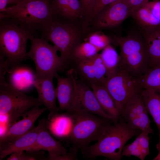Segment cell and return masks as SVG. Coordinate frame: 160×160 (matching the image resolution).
<instances>
[{
	"label": "cell",
	"mask_w": 160,
	"mask_h": 160,
	"mask_svg": "<svg viewBox=\"0 0 160 160\" xmlns=\"http://www.w3.org/2000/svg\"><path fill=\"white\" fill-rule=\"evenodd\" d=\"M122 156L128 157L132 156L138 158L141 160L145 159L143 155L136 138L132 143L124 146L122 150Z\"/></svg>",
	"instance_id": "32"
},
{
	"label": "cell",
	"mask_w": 160,
	"mask_h": 160,
	"mask_svg": "<svg viewBox=\"0 0 160 160\" xmlns=\"http://www.w3.org/2000/svg\"></svg>",
	"instance_id": "43"
},
{
	"label": "cell",
	"mask_w": 160,
	"mask_h": 160,
	"mask_svg": "<svg viewBox=\"0 0 160 160\" xmlns=\"http://www.w3.org/2000/svg\"><path fill=\"white\" fill-rule=\"evenodd\" d=\"M29 40L31 46L27 56V58L31 59L34 62L36 77L51 75L56 78L59 75L58 72L65 69L55 46L43 38L34 37L31 33Z\"/></svg>",
	"instance_id": "8"
},
{
	"label": "cell",
	"mask_w": 160,
	"mask_h": 160,
	"mask_svg": "<svg viewBox=\"0 0 160 160\" xmlns=\"http://www.w3.org/2000/svg\"><path fill=\"white\" fill-rule=\"evenodd\" d=\"M50 0H30L7 7L0 12V19L9 18L33 34L42 30L55 15L50 5Z\"/></svg>",
	"instance_id": "5"
},
{
	"label": "cell",
	"mask_w": 160,
	"mask_h": 160,
	"mask_svg": "<svg viewBox=\"0 0 160 160\" xmlns=\"http://www.w3.org/2000/svg\"><path fill=\"white\" fill-rule=\"evenodd\" d=\"M7 73L9 83L21 91L33 86L36 79L35 73L29 68L20 65L9 69Z\"/></svg>",
	"instance_id": "19"
},
{
	"label": "cell",
	"mask_w": 160,
	"mask_h": 160,
	"mask_svg": "<svg viewBox=\"0 0 160 160\" xmlns=\"http://www.w3.org/2000/svg\"><path fill=\"white\" fill-rule=\"evenodd\" d=\"M102 50L100 55L106 70L107 78L115 73L119 69L120 57L116 50L110 44Z\"/></svg>",
	"instance_id": "26"
},
{
	"label": "cell",
	"mask_w": 160,
	"mask_h": 160,
	"mask_svg": "<svg viewBox=\"0 0 160 160\" xmlns=\"http://www.w3.org/2000/svg\"><path fill=\"white\" fill-rule=\"evenodd\" d=\"M80 1L83 8V13L82 18H83L84 20L89 12L94 0H80Z\"/></svg>",
	"instance_id": "38"
},
{
	"label": "cell",
	"mask_w": 160,
	"mask_h": 160,
	"mask_svg": "<svg viewBox=\"0 0 160 160\" xmlns=\"http://www.w3.org/2000/svg\"><path fill=\"white\" fill-rule=\"evenodd\" d=\"M86 41H88L100 50L113 41V40L103 33L96 31L90 33L86 38Z\"/></svg>",
	"instance_id": "31"
},
{
	"label": "cell",
	"mask_w": 160,
	"mask_h": 160,
	"mask_svg": "<svg viewBox=\"0 0 160 160\" xmlns=\"http://www.w3.org/2000/svg\"><path fill=\"white\" fill-rule=\"evenodd\" d=\"M24 151H19L10 155L7 160H31L30 157Z\"/></svg>",
	"instance_id": "36"
},
{
	"label": "cell",
	"mask_w": 160,
	"mask_h": 160,
	"mask_svg": "<svg viewBox=\"0 0 160 160\" xmlns=\"http://www.w3.org/2000/svg\"><path fill=\"white\" fill-rule=\"evenodd\" d=\"M66 76L58 75L56 89L57 98L59 103V113L67 112L71 108L74 100L75 89L73 78V73L70 69Z\"/></svg>",
	"instance_id": "16"
},
{
	"label": "cell",
	"mask_w": 160,
	"mask_h": 160,
	"mask_svg": "<svg viewBox=\"0 0 160 160\" xmlns=\"http://www.w3.org/2000/svg\"><path fill=\"white\" fill-rule=\"evenodd\" d=\"M36 105L27 111L21 116L22 119L16 122L7 128L0 136V146L23 135L34 129L35 123L40 116L48 109Z\"/></svg>",
	"instance_id": "13"
},
{
	"label": "cell",
	"mask_w": 160,
	"mask_h": 160,
	"mask_svg": "<svg viewBox=\"0 0 160 160\" xmlns=\"http://www.w3.org/2000/svg\"><path fill=\"white\" fill-rule=\"evenodd\" d=\"M55 77L51 75L36 77L33 87L38 94L40 102L49 111L47 119H49L59 113L56 105V89L53 81Z\"/></svg>",
	"instance_id": "14"
},
{
	"label": "cell",
	"mask_w": 160,
	"mask_h": 160,
	"mask_svg": "<svg viewBox=\"0 0 160 160\" xmlns=\"http://www.w3.org/2000/svg\"><path fill=\"white\" fill-rule=\"evenodd\" d=\"M100 51L98 49L88 41L81 42L74 49L72 59H84L88 58L95 55Z\"/></svg>",
	"instance_id": "28"
},
{
	"label": "cell",
	"mask_w": 160,
	"mask_h": 160,
	"mask_svg": "<svg viewBox=\"0 0 160 160\" xmlns=\"http://www.w3.org/2000/svg\"><path fill=\"white\" fill-rule=\"evenodd\" d=\"M48 119V130L59 138H66L68 135L72 125V119L66 113H58Z\"/></svg>",
	"instance_id": "22"
},
{
	"label": "cell",
	"mask_w": 160,
	"mask_h": 160,
	"mask_svg": "<svg viewBox=\"0 0 160 160\" xmlns=\"http://www.w3.org/2000/svg\"><path fill=\"white\" fill-rule=\"evenodd\" d=\"M104 86L114 100L121 115L126 104L140 95L143 90L136 78L119 68L115 73L106 78Z\"/></svg>",
	"instance_id": "9"
},
{
	"label": "cell",
	"mask_w": 160,
	"mask_h": 160,
	"mask_svg": "<svg viewBox=\"0 0 160 160\" xmlns=\"http://www.w3.org/2000/svg\"><path fill=\"white\" fill-rule=\"evenodd\" d=\"M145 112H148L140 94L133 98L126 104L121 117L125 120Z\"/></svg>",
	"instance_id": "27"
},
{
	"label": "cell",
	"mask_w": 160,
	"mask_h": 160,
	"mask_svg": "<svg viewBox=\"0 0 160 160\" xmlns=\"http://www.w3.org/2000/svg\"><path fill=\"white\" fill-rule=\"evenodd\" d=\"M112 38L120 49L119 68L137 78L148 69L146 47L143 34L138 28L125 36L114 35Z\"/></svg>",
	"instance_id": "2"
},
{
	"label": "cell",
	"mask_w": 160,
	"mask_h": 160,
	"mask_svg": "<svg viewBox=\"0 0 160 160\" xmlns=\"http://www.w3.org/2000/svg\"><path fill=\"white\" fill-rule=\"evenodd\" d=\"M141 132L132 127L121 117L117 122L113 125L110 124L107 127L96 143L81 151L83 156L86 159H92L103 156L110 160H120L126 143Z\"/></svg>",
	"instance_id": "1"
},
{
	"label": "cell",
	"mask_w": 160,
	"mask_h": 160,
	"mask_svg": "<svg viewBox=\"0 0 160 160\" xmlns=\"http://www.w3.org/2000/svg\"><path fill=\"white\" fill-rule=\"evenodd\" d=\"M7 4V0H0V12H3L6 10Z\"/></svg>",
	"instance_id": "39"
},
{
	"label": "cell",
	"mask_w": 160,
	"mask_h": 160,
	"mask_svg": "<svg viewBox=\"0 0 160 160\" xmlns=\"http://www.w3.org/2000/svg\"><path fill=\"white\" fill-rule=\"evenodd\" d=\"M78 151L70 148L69 152L65 155L48 154L47 160H77Z\"/></svg>",
	"instance_id": "34"
},
{
	"label": "cell",
	"mask_w": 160,
	"mask_h": 160,
	"mask_svg": "<svg viewBox=\"0 0 160 160\" xmlns=\"http://www.w3.org/2000/svg\"><path fill=\"white\" fill-rule=\"evenodd\" d=\"M37 126L29 132L14 140L0 146V160L19 151H25L35 142L39 130Z\"/></svg>",
	"instance_id": "18"
},
{
	"label": "cell",
	"mask_w": 160,
	"mask_h": 160,
	"mask_svg": "<svg viewBox=\"0 0 160 160\" xmlns=\"http://www.w3.org/2000/svg\"><path fill=\"white\" fill-rule=\"evenodd\" d=\"M152 31L160 37V26Z\"/></svg>",
	"instance_id": "40"
},
{
	"label": "cell",
	"mask_w": 160,
	"mask_h": 160,
	"mask_svg": "<svg viewBox=\"0 0 160 160\" xmlns=\"http://www.w3.org/2000/svg\"><path fill=\"white\" fill-rule=\"evenodd\" d=\"M131 16L142 31H152L160 26V21L154 17L146 5L133 11Z\"/></svg>",
	"instance_id": "23"
},
{
	"label": "cell",
	"mask_w": 160,
	"mask_h": 160,
	"mask_svg": "<svg viewBox=\"0 0 160 160\" xmlns=\"http://www.w3.org/2000/svg\"><path fill=\"white\" fill-rule=\"evenodd\" d=\"M140 30L146 44L148 69L160 66V37L152 31Z\"/></svg>",
	"instance_id": "24"
},
{
	"label": "cell",
	"mask_w": 160,
	"mask_h": 160,
	"mask_svg": "<svg viewBox=\"0 0 160 160\" xmlns=\"http://www.w3.org/2000/svg\"><path fill=\"white\" fill-rule=\"evenodd\" d=\"M42 105L38 97L23 94L7 82L5 76L0 77V113L7 116V128L25 113Z\"/></svg>",
	"instance_id": "7"
},
{
	"label": "cell",
	"mask_w": 160,
	"mask_h": 160,
	"mask_svg": "<svg viewBox=\"0 0 160 160\" xmlns=\"http://www.w3.org/2000/svg\"><path fill=\"white\" fill-rule=\"evenodd\" d=\"M75 94L73 103L68 112L76 110L87 112L112 121V117L102 108L91 88L73 75Z\"/></svg>",
	"instance_id": "12"
},
{
	"label": "cell",
	"mask_w": 160,
	"mask_h": 160,
	"mask_svg": "<svg viewBox=\"0 0 160 160\" xmlns=\"http://www.w3.org/2000/svg\"><path fill=\"white\" fill-rule=\"evenodd\" d=\"M75 23L54 16L41 31V37L52 42L60 52L65 69L69 66L74 49L81 42L83 30Z\"/></svg>",
	"instance_id": "3"
},
{
	"label": "cell",
	"mask_w": 160,
	"mask_h": 160,
	"mask_svg": "<svg viewBox=\"0 0 160 160\" xmlns=\"http://www.w3.org/2000/svg\"><path fill=\"white\" fill-rule=\"evenodd\" d=\"M30 33L10 18L0 19V54L5 57L9 70L27 58V45Z\"/></svg>",
	"instance_id": "6"
},
{
	"label": "cell",
	"mask_w": 160,
	"mask_h": 160,
	"mask_svg": "<svg viewBox=\"0 0 160 160\" xmlns=\"http://www.w3.org/2000/svg\"><path fill=\"white\" fill-rule=\"evenodd\" d=\"M132 9V12L145 5L149 0H125Z\"/></svg>",
	"instance_id": "37"
},
{
	"label": "cell",
	"mask_w": 160,
	"mask_h": 160,
	"mask_svg": "<svg viewBox=\"0 0 160 160\" xmlns=\"http://www.w3.org/2000/svg\"><path fill=\"white\" fill-rule=\"evenodd\" d=\"M132 12L125 0H118L100 11L92 19L88 27L91 25L96 30L115 27L131 16Z\"/></svg>",
	"instance_id": "11"
},
{
	"label": "cell",
	"mask_w": 160,
	"mask_h": 160,
	"mask_svg": "<svg viewBox=\"0 0 160 160\" xmlns=\"http://www.w3.org/2000/svg\"><path fill=\"white\" fill-rule=\"evenodd\" d=\"M66 113L72 121L71 130L66 139L71 145V148L78 151L98 140L110 124L106 119L87 112L73 110Z\"/></svg>",
	"instance_id": "4"
},
{
	"label": "cell",
	"mask_w": 160,
	"mask_h": 160,
	"mask_svg": "<svg viewBox=\"0 0 160 160\" xmlns=\"http://www.w3.org/2000/svg\"><path fill=\"white\" fill-rule=\"evenodd\" d=\"M149 134L146 132H141L136 137L144 158L150 154Z\"/></svg>",
	"instance_id": "33"
},
{
	"label": "cell",
	"mask_w": 160,
	"mask_h": 160,
	"mask_svg": "<svg viewBox=\"0 0 160 160\" xmlns=\"http://www.w3.org/2000/svg\"><path fill=\"white\" fill-rule=\"evenodd\" d=\"M103 110L112 118L113 123L117 122L121 116L113 98L103 86L98 85L92 89Z\"/></svg>",
	"instance_id": "21"
},
{
	"label": "cell",
	"mask_w": 160,
	"mask_h": 160,
	"mask_svg": "<svg viewBox=\"0 0 160 160\" xmlns=\"http://www.w3.org/2000/svg\"><path fill=\"white\" fill-rule=\"evenodd\" d=\"M141 95L148 113L157 127L159 141L156 148L160 152V94L149 89H143Z\"/></svg>",
	"instance_id": "20"
},
{
	"label": "cell",
	"mask_w": 160,
	"mask_h": 160,
	"mask_svg": "<svg viewBox=\"0 0 160 160\" xmlns=\"http://www.w3.org/2000/svg\"><path fill=\"white\" fill-rule=\"evenodd\" d=\"M153 159L154 160H160V152H159L158 155Z\"/></svg>",
	"instance_id": "41"
},
{
	"label": "cell",
	"mask_w": 160,
	"mask_h": 160,
	"mask_svg": "<svg viewBox=\"0 0 160 160\" xmlns=\"http://www.w3.org/2000/svg\"><path fill=\"white\" fill-rule=\"evenodd\" d=\"M137 79L142 89H149L160 94V66L149 68Z\"/></svg>",
	"instance_id": "25"
},
{
	"label": "cell",
	"mask_w": 160,
	"mask_h": 160,
	"mask_svg": "<svg viewBox=\"0 0 160 160\" xmlns=\"http://www.w3.org/2000/svg\"><path fill=\"white\" fill-rule=\"evenodd\" d=\"M29 0H21L18 3L23 2H24L26 1H29Z\"/></svg>",
	"instance_id": "42"
},
{
	"label": "cell",
	"mask_w": 160,
	"mask_h": 160,
	"mask_svg": "<svg viewBox=\"0 0 160 160\" xmlns=\"http://www.w3.org/2000/svg\"><path fill=\"white\" fill-rule=\"evenodd\" d=\"M146 5L154 17L160 21V1L154 0L149 1Z\"/></svg>",
	"instance_id": "35"
},
{
	"label": "cell",
	"mask_w": 160,
	"mask_h": 160,
	"mask_svg": "<svg viewBox=\"0 0 160 160\" xmlns=\"http://www.w3.org/2000/svg\"><path fill=\"white\" fill-rule=\"evenodd\" d=\"M118 0H94L89 13L83 20L82 26L86 30L93 18L103 8Z\"/></svg>",
	"instance_id": "30"
},
{
	"label": "cell",
	"mask_w": 160,
	"mask_h": 160,
	"mask_svg": "<svg viewBox=\"0 0 160 160\" xmlns=\"http://www.w3.org/2000/svg\"><path fill=\"white\" fill-rule=\"evenodd\" d=\"M40 128L36 141L25 151L46 150L48 154L65 155L67 150L59 141L54 139L48 131V119L44 118L39 122Z\"/></svg>",
	"instance_id": "15"
},
{
	"label": "cell",
	"mask_w": 160,
	"mask_h": 160,
	"mask_svg": "<svg viewBox=\"0 0 160 160\" xmlns=\"http://www.w3.org/2000/svg\"><path fill=\"white\" fill-rule=\"evenodd\" d=\"M148 113V112L144 113L133 118L124 120L135 129L148 134H153L154 131L150 126L151 120Z\"/></svg>",
	"instance_id": "29"
},
{
	"label": "cell",
	"mask_w": 160,
	"mask_h": 160,
	"mask_svg": "<svg viewBox=\"0 0 160 160\" xmlns=\"http://www.w3.org/2000/svg\"><path fill=\"white\" fill-rule=\"evenodd\" d=\"M69 66L76 74L75 76L91 89L96 86H104L107 71L100 54L98 53L92 57L84 59L72 58Z\"/></svg>",
	"instance_id": "10"
},
{
	"label": "cell",
	"mask_w": 160,
	"mask_h": 160,
	"mask_svg": "<svg viewBox=\"0 0 160 160\" xmlns=\"http://www.w3.org/2000/svg\"><path fill=\"white\" fill-rule=\"evenodd\" d=\"M50 5L54 15L62 19L75 22L82 17L80 0H50Z\"/></svg>",
	"instance_id": "17"
}]
</instances>
